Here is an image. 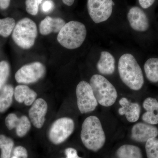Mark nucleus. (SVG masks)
<instances>
[{"label":"nucleus","mask_w":158,"mask_h":158,"mask_svg":"<svg viewBox=\"0 0 158 158\" xmlns=\"http://www.w3.org/2000/svg\"><path fill=\"white\" fill-rule=\"evenodd\" d=\"M87 9L94 23L106 22L113 16L115 7L114 0H87Z\"/></svg>","instance_id":"0eeeda50"},{"label":"nucleus","mask_w":158,"mask_h":158,"mask_svg":"<svg viewBox=\"0 0 158 158\" xmlns=\"http://www.w3.org/2000/svg\"><path fill=\"white\" fill-rule=\"evenodd\" d=\"M43 0H26V11L31 15H35L38 13L39 5Z\"/></svg>","instance_id":"a878e982"},{"label":"nucleus","mask_w":158,"mask_h":158,"mask_svg":"<svg viewBox=\"0 0 158 158\" xmlns=\"http://www.w3.org/2000/svg\"><path fill=\"white\" fill-rule=\"evenodd\" d=\"M127 18L130 27L150 43L156 37L151 19L146 11L139 6H133L128 10Z\"/></svg>","instance_id":"7ed1b4c3"},{"label":"nucleus","mask_w":158,"mask_h":158,"mask_svg":"<svg viewBox=\"0 0 158 158\" xmlns=\"http://www.w3.org/2000/svg\"><path fill=\"white\" fill-rule=\"evenodd\" d=\"M54 7V3L52 0H45L42 3L41 9L43 12L47 13L52 11Z\"/></svg>","instance_id":"c85d7f7f"},{"label":"nucleus","mask_w":158,"mask_h":158,"mask_svg":"<svg viewBox=\"0 0 158 158\" xmlns=\"http://www.w3.org/2000/svg\"><path fill=\"white\" fill-rule=\"evenodd\" d=\"M81 138L87 149L97 152L101 149L106 142V135L101 123L96 116L87 117L82 125Z\"/></svg>","instance_id":"f03ea898"},{"label":"nucleus","mask_w":158,"mask_h":158,"mask_svg":"<svg viewBox=\"0 0 158 158\" xmlns=\"http://www.w3.org/2000/svg\"><path fill=\"white\" fill-rule=\"evenodd\" d=\"M147 158H158V138H151L145 142Z\"/></svg>","instance_id":"b1692460"},{"label":"nucleus","mask_w":158,"mask_h":158,"mask_svg":"<svg viewBox=\"0 0 158 158\" xmlns=\"http://www.w3.org/2000/svg\"><path fill=\"white\" fill-rule=\"evenodd\" d=\"M156 1V0H138V2L139 6L146 11L152 8Z\"/></svg>","instance_id":"cd10ccee"},{"label":"nucleus","mask_w":158,"mask_h":158,"mask_svg":"<svg viewBox=\"0 0 158 158\" xmlns=\"http://www.w3.org/2000/svg\"></svg>","instance_id":"72a5a7b5"},{"label":"nucleus","mask_w":158,"mask_h":158,"mask_svg":"<svg viewBox=\"0 0 158 158\" xmlns=\"http://www.w3.org/2000/svg\"><path fill=\"white\" fill-rule=\"evenodd\" d=\"M118 71L123 83L131 90L138 91L144 85V73L135 56L130 53L122 55L118 59Z\"/></svg>","instance_id":"f257e3e1"},{"label":"nucleus","mask_w":158,"mask_h":158,"mask_svg":"<svg viewBox=\"0 0 158 158\" xmlns=\"http://www.w3.org/2000/svg\"><path fill=\"white\" fill-rule=\"evenodd\" d=\"M74 122L69 117L57 119L51 126L48 133L50 141L55 145L63 143L73 133Z\"/></svg>","instance_id":"1a4fd4ad"},{"label":"nucleus","mask_w":158,"mask_h":158,"mask_svg":"<svg viewBox=\"0 0 158 158\" xmlns=\"http://www.w3.org/2000/svg\"><path fill=\"white\" fill-rule=\"evenodd\" d=\"M158 136V128L145 123H136L132 128L131 137L137 142H146L151 138H156Z\"/></svg>","instance_id":"ddd939ff"},{"label":"nucleus","mask_w":158,"mask_h":158,"mask_svg":"<svg viewBox=\"0 0 158 158\" xmlns=\"http://www.w3.org/2000/svg\"><path fill=\"white\" fill-rule=\"evenodd\" d=\"M14 89L10 85H5L0 93V113L6 112L13 102Z\"/></svg>","instance_id":"aec40b11"},{"label":"nucleus","mask_w":158,"mask_h":158,"mask_svg":"<svg viewBox=\"0 0 158 158\" xmlns=\"http://www.w3.org/2000/svg\"><path fill=\"white\" fill-rule=\"evenodd\" d=\"M116 67V60L112 53L108 51L101 52L96 68L102 75H111L115 72Z\"/></svg>","instance_id":"4468645a"},{"label":"nucleus","mask_w":158,"mask_h":158,"mask_svg":"<svg viewBox=\"0 0 158 158\" xmlns=\"http://www.w3.org/2000/svg\"><path fill=\"white\" fill-rule=\"evenodd\" d=\"M9 63L5 61L0 62V91L6 85L10 74Z\"/></svg>","instance_id":"393cba45"},{"label":"nucleus","mask_w":158,"mask_h":158,"mask_svg":"<svg viewBox=\"0 0 158 158\" xmlns=\"http://www.w3.org/2000/svg\"><path fill=\"white\" fill-rule=\"evenodd\" d=\"M14 142L11 138L5 135H0V158H11Z\"/></svg>","instance_id":"4be33fe9"},{"label":"nucleus","mask_w":158,"mask_h":158,"mask_svg":"<svg viewBox=\"0 0 158 158\" xmlns=\"http://www.w3.org/2000/svg\"><path fill=\"white\" fill-rule=\"evenodd\" d=\"M5 124L10 131L15 129L16 135L19 138L26 135L31 128V122L26 116L18 117L14 113H10L5 118Z\"/></svg>","instance_id":"9b49d317"},{"label":"nucleus","mask_w":158,"mask_h":158,"mask_svg":"<svg viewBox=\"0 0 158 158\" xmlns=\"http://www.w3.org/2000/svg\"><path fill=\"white\" fill-rule=\"evenodd\" d=\"M95 98L100 105L105 107L113 106L117 99V90L113 84L101 74H94L89 83Z\"/></svg>","instance_id":"39448f33"},{"label":"nucleus","mask_w":158,"mask_h":158,"mask_svg":"<svg viewBox=\"0 0 158 158\" xmlns=\"http://www.w3.org/2000/svg\"><path fill=\"white\" fill-rule=\"evenodd\" d=\"M37 96V93L27 85H18L14 89V96L15 100L19 103H23L27 106L33 104Z\"/></svg>","instance_id":"f3484780"},{"label":"nucleus","mask_w":158,"mask_h":158,"mask_svg":"<svg viewBox=\"0 0 158 158\" xmlns=\"http://www.w3.org/2000/svg\"><path fill=\"white\" fill-rule=\"evenodd\" d=\"M62 1L66 6H71L74 3L75 0H62Z\"/></svg>","instance_id":"2f4dec72"},{"label":"nucleus","mask_w":158,"mask_h":158,"mask_svg":"<svg viewBox=\"0 0 158 158\" xmlns=\"http://www.w3.org/2000/svg\"><path fill=\"white\" fill-rule=\"evenodd\" d=\"M119 104L121 106L118 109L119 115H125L129 122L135 123L138 121L141 111V107L138 103L131 102L127 98H123L119 100Z\"/></svg>","instance_id":"2eb2a0df"},{"label":"nucleus","mask_w":158,"mask_h":158,"mask_svg":"<svg viewBox=\"0 0 158 158\" xmlns=\"http://www.w3.org/2000/svg\"><path fill=\"white\" fill-rule=\"evenodd\" d=\"M143 106L146 111L142 116L144 123L153 125L158 124V101L153 98H147L143 102Z\"/></svg>","instance_id":"dca6fc26"},{"label":"nucleus","mask_w":158,"mask_h":158,"mask_svg":"<svg viewBox=\"0 0 158 158\" xmlns=\"http://www.w3.org/2000/svg\"><path fill=\"white\" fill-rule=\"evenodd\" d=\"M11 158H18L17 157H15V156H12Z\"/></svg>","instance_id":"473e14b6"},{"label":"nucleus","mask_w":158,"mask_h":158,"mask_svg":"<svg viewBox=\"0 0 158 158\" xmlns=\"http://www.w3.org/2000/svg\"><path fill=\"white\" fill-rule=\"evenodd\" d=\"M87 36V28L84 23L77 21H70L65 23L59 32L57 40L65 48L75 49L83 44Z\"/></svg>","instance_id":"20e7f679"},{"label":"nucleus","mask_w":158,"mask_h":158,"mask_svg":"<svg viewBox=\"0 0 158 158\" xmlns=\"http://www.w3.org/2000/svg\"><path fill=\"white\" fill-rule=\"evenodd\" d=\"M66 158H82L78 155L77 150L73 148H68L65 150Z\"/></svg>","instance_id":"c756f323"},{"label":"nucleus","mask_w":158,"mask_h":158,"mask_svg":"<svg viewBox=\"0 0 158 158\" xmlns=\"http://www.w3.org/2000/svg\"><path fill=\"white\" fill-rule=\"evenodd\" d=\"M65 24V21L62 19L47 16L40 23V32L43 35L59 33Z\"/></svg>","instance_id":"a211bd4d"},{"label":"nucleus","mask_w":158,"mask_h":158,"mask_svg":"<svg viewBox=\"0 0 158 158\" xmlns=\"http://www.w3.org/2000/svg\"><path fill=\"white\" fill-rule=\"evenodd\" d=\"M118 158H142V153L139 147L131 144H124L116 151Z\"/></svg>","instance_id":"412c9836"},{"label":"nucleus","mask_w":158,"mask_h":158,"mask_svg":"<svg viewBox=\"0 0 158 158\" xmlns=\"http://www.w3.org/2000/svg\"><path fill=\"white\" fill-rule=\"evenodd\" d=\"M15 25V20L12 18L0 19V36L4 37H9L13 32Z\"/></svg>","instance_id":"5701e85b"},{"label":"nucleus","mask_w":158,"mask_h":158,"mask_svg":"<svg viewBox=\"0 0 158 158\" xmlns=\"http://www.w3.org/2000/svg\"><path fill=\"white\" fill-rule=\"evenodd\" d=\"M13 156L18 158H28V153L25 148L22 146H18L15 148L13 151Z\"/></svg>","instance_id":"bb28decb"},{"label":"nucleus","mask_w":158,"mask_h":158,"mask_svg":"<svg viewBox=\"0 0 158 158\" xmlns=\"http://www.w3.org/2000/svg\"><path fill=\"white\" fill-rule=\"evenodd\" d=\"M144 74L148 81L152 84H158V57H149L143 65Z\"/></svg>","instance_id":"6ab92c4d"},{"label":"nucleus","mask_w":158,"mask_h":158,"mask_svg":"<svg viewBox=\"0 0 158 158\" xmlns=\"http://www.w3.org/2000/svg\"><path fill=\"white\" fill-rule=\"evenodd\" d=\"M37 35L36 23L32 20L24 18L15 25L12 37L19 47L28 49L34 46Z\"/></svg>","instance_id":"423d86ee"},{"label":"nucleus","mask_w":158,"mask_h":158,"mask_svg":"<svg viewBox=\"0 0 158 158\" xmlns=\"http://www.w3.org/2000/svg\"><path fill=\"white\" fill-rule=\"evenodd\" d=\"M45 72V66L42 63L34 62L21 67L15 73V78L19 84H33L42 78Z\"/></svg>","instance_id":"9d476101"},{"label":"nucleus","mask_w":158,"mask_h":158,"mask_svg":"<svg viewBox=\"0 0 158 158\" xmlns=\"http://www.w3.org/2000/svg\"><path fill=\"white\" fill-rule=\"evenodd\" d=\"M48 110L47 103L42 98L36 99L29 111V116L34 127L41 128L45 121V116Z\"/></svg>","instance_id":"f8f14e48"},{"label":"nucleus","mask_w":158,"mask_h":158,"mask_svg":"<svg viewBox=\"0 0 158 158\" xmlns=\"http://www.w3.org/2000/svg\"><path fill=\"white\" fill-rule=\"evenodd\" d=\"M11 0H0V8L2 9H7L10 5Z\"/></svg>","instance_id":"7c9ffc66"},{"label":"nucleus","mask_w":158,"mask_h":158,"mask_svg":"<svg viewBox=\"0 0 158 158\" xmlns=\"http://www.w3.org/2000/svg\"><path fill=\"white\" fill-rule=\"evenodd\" d=\"M76 93L77 104L81 113H90L95 110L98 102L89 83L85 81L79 82L77 86Z\"/></svg>","instance_id":"6e6552de"}]
</instances>
